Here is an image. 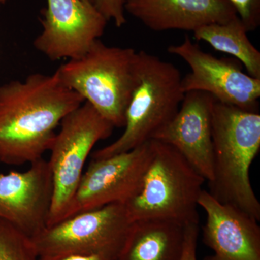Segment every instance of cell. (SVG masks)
<instances>
[{"label":"cell","mask_w":260,"mask_h":260,"mask_svg":"<svg viewBox=\"0 0 260 260\" xmlns=\"http://www.w3.org/2000/svg\"><path fill=\"white\" fill-rule=\"evenodd\" d=\"M84 102L55 73L0 85V162L21 166L42 158L61 121Z\"/></svg>","instance_id":"1"},{"label":"cell","mask_w":260,"mask_h":260,"mask_svg":"<svg viewBox=\"0 0 260 260\" xmlns=\"http://www.w3.org/2000/svg\"><path fill=\"white\" fill-rule=\"evenodd\" d=\"M213 178L208 191L215 200L260 220V203L249 169L260 150V114L215 100L212 109Z\"/></svg>","instance_id":"2"},{"label":"cell","mask_w":260,"mask_h":260,"mask_svg":"<svg viewBox=\"0 0 260 260\" xmlns=\"http://www.w3.org/2000/svg\"><path fill=\"white\" fill-rule=\"evenodd\" d=\"M153 150L139 191L124 204L130 221L158 218L199 224L205 179L172 145L151 140Z\"/></svg>","instance_id":"3"},{"label":"cell","mask_w":260,"mask_h":260,"mask_svg":"<svg viewBox=\"0 0 260 260\" xmlns=\"http://www.w3.org/2000/svg\"><path fill=\"white\" fill-rule=\"evenodd\" d=\"M138 51L109 47L98 39L88 51L55 73L114 127L125 125L126 112L138 81Z\"/></svg>","instance_id":"4"},{"label":"cell","mask_w":260,"mask_h":260,"mask_svg":"<svg viewBox=\"0 0 260 260\" xmlns=\"http://www.w3.org/2000/svg\"><path fill=\"white\" fill-rule=\"evenodd\" d=\"M138 81L126 112L122 135L94 152L93 160L129 151L153 139L177 114L184 97L179 70L147 51H138Z\"/></svg>","instance_id":"5"},{"label":"cell","mask_w":260,"mask_h":260,"mask_svg":"<svg viewBox=\"0 0 260 260\" xmlns=\"http://www.w3.org/2000/svg\"><path fill=\"white\" fill-rule=\"evenodd\" d=\"M114 128L86 102L61 121L48 160L53 194L47 227L66 218L88 155L98 142L112 135Z\"/></svg>","instance_id":"6"},{"label":"cell","mask_w":260,"mask_h":260,"mask_svg":"<svg viewBox=\"0 0 260 260\" xmlns=\"http://www.w3.org/2000/svg\"><path fill=\"white\" fill-rule=\"evenodd\" d=\"M131 223L124 205L113 203L65 218L31 240L39 258L78 254L117 258Z\"/></svg>","instance_id":"7"},{"label":"cell","mask_w":260,"mask_h":260,"mask_svg":"<svg viewBox=\"0 0 260 260\" xmlns=\"http://www.w3.org/2000/svg\"><path fill=\"white\" fill-rule=\"evenodd\" d=\"M168 51L184 59L190 68V73L181 80L184 93L205 92L223 104L249 112L259 111L260 79L244 73L237 59H218L189 37L180 44L169 46Z\"/></svg>","instance_id":"8"},{"label":"cell","mask_w":260,"mask_h":260,"mask_svg":"<svg viewBox=\"0 0 260 260\" xmlns=\"http://www.w3.org/2000/svg\"><path fill=\"white\" fill-rule=\"evenodd\" d=\"M152 150L150 140L129 151L93 159L83 172L65 218L113 203H127L139 191Z\"/></svg>","instance_id":"9"},{"label":"cell","mask_w":260,"mask_h":260,"mask_svg":"<svg viewBox=\"0 0 260 260\" xmlns=\"http://www.w3.org/2000/svg\"><path fill=\"white\" fill-rule=\"evenodd\" d=\"M42 31L34 46L52 61L83 56L102 37L107 20L93 4L83 0H47Z\"/></svg>","instance_id":"10"},{"label":"cell","mask_w":260,"mask_h":260,"mask_svg":"<svg viewBox=\"0 0 260 260\" xmlns=\"http://www.w3.org/2000/svg\"><path fill=\"white\" fill-rule=\"evenodd\" d=\"M53 194L48 160L39 159L24 172H0V220L30 239L47 227Z\"/></svg>","instance_id":"11"},{"label":"cell","mask_w":260,"mask_h":260,"mask_svg":"<svg viewBox=\"0 0 260 260\" xmlns=\"http://www.w3.org/2000/svg\"><path fill=\"white\" fill-rule=\"evenodd\" d=\"M215 100L205 92H186L176 115L153 138L174 147L208 182L213 178L212 109Z\"/></svg>","instance_id":"12"},{"label":"cell","mask_w":260,"mask_h":260,"mask_svg":"<svg viewBox=\"0 0 260 260\" xmlns=\"http://www.w3.org/2000/svg\"><path fill=\"white\" fill-rule=\"evenodd\" d=\"M198 205L207 215L203 242L213 251L203 260H260V227L256 219L220 203L204 189Z\"/></svg>","instance_id":"13"},{"label":"cell","mask_w":260,"mask_h":260,"mask_svg":"<svg viewBox=\"0 0 260 260\" xmlns=\"http://www.w3.org/2000/svg\"><path fill=\"white\" fill-rule=\"evenodd\" d=\"M124 9L158 32H194L208 24L225 23L238 17L225 0H125Z\"/></svg>","instance_id":"14"},{"label":"cell","mask_w":260,"mask_h":260,"mask_svg":"<svg viewBox=\"0 0 260 260\" xmlns=\"http://www.w3.org/2000/svg\"><path fill=\"white\" fill-rule=\"evenodd\" d=\"M185 225L164 219L132 222L116 260H180Z\"/></svg>","instance_id":"15"},{"label":"cell","mask_w":260,"mask_h":260,"mask_svg":"<svg viewBox=\"0 0 260 260\" xmlns=\"http://www.w3.org/2000/svg\"><path fill=\"white\" fill-rule=\"evenodd\" d=\"M196 40L234 56L245 67L248 74L260 79V52L250 42L245 25L237 17L225 23H212L197 29Z\"/></svg>","instance_id":"16"},{"label":"cell","mask_w":260,"mask_h":260,"mask_svg":"<svg viewBox=\"0 0 260 260\" xmlns=\"http://www.w3.org/2000/svg\"><path fill=\"white\" fill-rule=\"evenodd\" d=\"M0 260H39L32 240L0 220Z\"/></svg>","instance_id":"17"},{"label":"cell","mask_w":260,"mask_h":260,"mask_svg":"<svg viewBox=\"0 0 260 260\" xmlns=\"http://www.w3.org/2000/svg\"><path fill=\"white\" fill-rule=\"evenodd\" d=\"M237 13L248 32L256 30L260 25V0H225Z\"/></svg>","instance_id":"18"},{"label":"cell","mask_w":260,"mask_h":260,"mask_svg":"<svg viewBox=\"0 0 260 260\" xmlns=\"http://www.w3.org/2000/svg\"><path fill=\"white\" fill-rule=\"evenodd\" d=\"M125 0H95L94 6L107 21L112 20L117 28L126 23Z\"/></svg>","instance_id":"19"},{"label":"cell","mask_w":260,"mask_h":260,"mask_svg":"<svg viewBox=\"0 0 260 260\" xmlns=\"http://www.w3.org/2000/svg\"><path fill=\"white\" fill-rule=\"evenodd\" d=\"M199 236V224L185 225L184 242L180 260L197 259V243Z\"/></svg>","instance_id":"20"},{"label":"cell","mask_w":260,"mask_h":260,"mask_svg":"<svg viewBox=\"0 0 260 260\" xmlns=\"http://www.w3.org/2000/svg\"><path fill=\"white\" fill-rule=\"evenodd\" d=\"M39 260H116V257L100 254H69L51 258H39Z\"/></svg>","instance_id":"21"},{"label":"cell","mask_w":260,"mask_h":260,"mask_svg":"<svg viewBox=\"0 0 260 260\" xmlns=\"http://www.w3.org/2000/svg\"><path fill=\"white\" fill-rule=\"evenodd\" d=\"M83 1L86 2V3H91V4H93L95 3V0H83Z\"/></svg>","instance_id":"22"},{"label":"cell","mask_w":260,"mask_h":260,"mask_svg":"<svg viewBox=\"0 0 260 260\" xmlns=\"http://www.w3.org/2000/svg\"><path fill=\"white\" fill-rule=\"evenodd\" d=\"M8 0H0V5H4L7 3Z\"/></svg>","instance_id":"23"}]
</instances>
